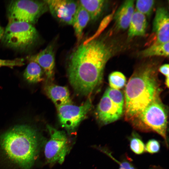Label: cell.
Listing matches in <instances>:
<instances>
[{
	"label": "cell",
	"mask_w": 169,
	"mask_h": 169,
	"mask_svg": "<svg viewBox=\"0 0 169 169\" xmlns=\"http://www.w3.org/2000/svg\"><path fill=\"white\" fill-rule=\"evenodd\" d=\"M113 53L104 37L78 45L69 55L68 68L70 83L77 93L89 95L99 86L105 66Z\"/></svg>",
	"instance_id": "1"
},
{
	"label": "cell",
	"mask_w": 169,
	"mask_h": 169,
	"mask_svg": "<svg viewBox=\"0 0 169 169\" xmlns=\"http://www.w3.org/2000/svg\"><path fill=\"white\" fill-rule=\"evenodd\" d=\"M40 145L37 130L27 125H17L0 135V152L9 164L21 169H30Z\"/></svg>",
	"instance_id": "2"
},
{
	"label": "cell",
	"mask_w": 169,
	"mask_h": 169,
	"mask_svg": "<svg viewBox=\"0 0 169 169\" xmlns=\"http://www.w3.org/2000/svg\"><path fill=\"white\" fill-rule=\"evenodd\" d=\"M160 84L156 66L142 65L133 73L125 89L124 113L131 123L154 100L159 97Z\"/></svg>",
	"instance_id": "3"
},
{
	"label": "cell",
	"mask_w": 169,
	"mask_h": 169,
	"mask_svg": "<svg viewBox=\"0 0 169 169\" xmlns=\"http://www.w3.org/2000/svg\"><path fill=\"white\" fill-rule=\"evenodd\" d=\"M167 118L166 108L158 97L131 123L135 128L140 130L155 131L161 136L167 143Z\"/></svg>",
	"instance_id": "4"
},
{
	"label": "cell",
	"mask_w": 169,
	"mask_h": 169,
	"mask_svg": "<svg viewBox=\"0 0 169 169\" xmlns=\"http://www.w3.org/2000/svg\"><path fill=\"white\" fill-rule=\"evenodd\" d=\"M38 38L37 30L33 25L20 21L9 22L4 29L2 39L7 47L20 51L32 48Z\"/></svg>",
	"instance_id": "5"
},
{
	"label": "cell",
	"mask_w": 169,
	"mask_h": 169,
	"mask_svg": "<svg viewBox=\"0 0 169 169\" xmlns=\"http://www.w3.org/2000/svg\"><path fill=\"white\" fill-rule=\"evenodd\" d=\"M48 9L44 0L12 1L8 8L9 22H22L33 25Z\"/></svg>",
	"instance_id": "6"
},
{
	"label": "cell",
	"mask_w": 169,
	"mask_h": 169,
	"mask_svg": "<svg viewBox=\"0 0 169 169\" xmlns=\"http://www.w3.org/2000/svg\"><path fill=\"white\" fill-rule=\"evenodd\" d=\"M47 127L50 138L44 146L45 158L49 163L58 162L62 164L69 149L66 135L63 131L57 130L49 125Z\"/></svg>",
	"instance_id": "7"
},
{
	"label": "cell",
	"mask_w": 169,
	"mask_h": 169,
	"mask_svg": "<svg viewBox=\"0 0 169 169\" xmlns=\"http://www.w3.org/2000/svg\"><path fill=\"white\" fill-rule=\"evenodd\" d=\"M92 106L91 100L88 98L80 106L70 104L57 108L59 121L62 126L68 130H74L84 118Z\"/></svg>",
	"instance_id": "8"
},
{
	"label": "cell",
	"mask_w": 169,
	"mask_h": 169,
	"mask_svg": "<svg viewBox=\"0 0 169 169\" xmlns=\"http://www.w3.org/2000/svg\"><path fill=\"white\" fill-rule=\"evenodd\" d=\"M51 14L59 22L72 25L79 5L78 1L69 0H44Z\"/></svg>",
	"instance_id": "9"
},
{
	"label": "cell",
	"mask_w": 169,
	"mask_h": 169,
	"mask_svg": "<svg viewBox=\"0 0 169 169\" xmlns=\"http://www.w3.org/2000/svg\"><path fill=\"white\" fill-rule=\"evenodd\" d=\"M124 108L111 99L105 92L97 108V117L103 124H110L120 118Z\"/></svg>",
	"instance_id": "10"
},
{
	"label": "cell",
	"mask_w": 169,
	"mask_h": 169,
	"mask_svg": "<svg viewBox=\"0 0 169 169\" xmlns=\"http://www.w3.org/2000/svg\"><path fill=\"white\" fill-rule=\"evenodd\" d=\"M152 30L156 36L154 43L169 42V14L168 10L165 8L159 7L157 9L153 20Z\"/></svg>",
	"instance_id": "11"
},
{
	"label": "cell",
	"mask_w": 169,
	"mask_h": 169,
	"mask_svg": "<svg viewBox=\"0 0 169 169\" xmlns=\"http://www.w3.org/2000/svg\"><path fill=\"white\" fill-rule=\"evenodd\" d=\"M29 62L37 63L44 70L47 78L51 79L53 77L55 67V58L53 45L48 46L36 54L28 58Z\"/></svg>",
	"instance_id": "12"
},
{
	"label": "cell",
	"mask_w": 169,
	"mask_h": 169,
	"mask_svg": "<svg viewBox=\"0 0 169 169\" xmlns=\"http://www.w3.org/2000/svg\"><path fill=\"white\" fill-rule=\"evenodd\" d=\"M134 12V1H125L116 11L114 16L116 28L122 30L128 28Z\"/></svg>",
	"instance_id": "13"
},
{
	"label": "cell",
	"mask_w": 169,
	"mask_h": 169,
	"mask_svg": "<svg viewBox=\"0 0 169 169\" xmlns=\"http://www.w3.org/2000/svg\"><path fill=\"white\" fill-rule=\"evenodd\" d=\"M45 90L56 108L72 104L69 90L66 87L49 84L46 86Z\"/></svg>",
	"instance_id": "14"
},
{
	"label": "cell",
	"mask_w": 169,
	"mask_h": 169,
	"mask_svg": "<svg viewBox=\"0 0 169 169\" xmlns=\"http://www.w3.org/2000/svg\"><path fill=\"white\" fill-rule=\"evenodd\" d=\"M147 26L146 16L136 11L131 18L128 27V37L131 38L135 36L144 35Z\"/></svg>",
	"instance_id": "15"
},
{
	"label": "cell",
	"mask_w": 169,
	"mask_h": 169,
	"mask_svg": "<svg viewBox=\"0 0 169 169\" xmlns=\"http://www.w3.org/2000/svg\"><path fill=\"white\" fill-rule=\"evenodd\" d=\"M90 20L88 13L79 3L72 25L74 29L77 44H79L81 40L84 29Z\"/></svg>",
	"instance_id": "16"
},
{
	"label": "cell",
	"mask_w": 169,
	"mask_h": 169,
	"mask_svg": "<svg viewBox=\"0 0 169 169\" xmlns=\"http://www.w3.org/2000/svg\"><path fill=\"white\" fill-rule=\"evenodd\" d=\"M81 5L88 13L90 20L95 21L97 20L103 13L106 1L104 0L78 1Z\"/></svg>",
	"instance_id": "17"
},
{
	"label": "cell",
	"mask_w": 169,
	"mask_h": 169,
	"mask_svg": "<svg viewBox=\"0 0 169 169\" xmlns=\"http://www.w3.org/2000/svg\"><path fill=\"white\" fill-rule=\"evenodd\" d=\"M43 71L41 67L37 63L29 62L23 74L24 79L28 83L35 84L43 79Z\"/></svg>",
	"instance_id": "18"
},
{
	"label": "cell",
	"mask_w": 169,
	"mask_h": 169,
	"mask_svg": "<svg viewBox=\"0 0 169 169\" xmlns=\"http://www.w3.org/2000/svg\"><path fill=\"white\" fill-rule=\"evenodd\" d=\"M169 42L163 43H154L141 53L143 57L160 56L168 57Z\"/></svg>",
	"instance_id": "19"
},
{
	"label": "cell",
	"mask_w": 169,
	"mask_h": 169,
	"mask_svg": "<svg viewBox=\"0 0 169 169\" xmlns=\"http://www.w3.org/2000/svg\"><path fill=\"white\" fill-rule=\"evenodd\" d=\"M110 87L119 90L125 85L126 79L125 75L121 73L115 71L111 73L109 77Z\"/></svg>",
	"instance_id": "20"
},
{
	"label": "cell",
	"mask_w": 169,
	"mask_h": 169,
	"mask_svg": "<svg viewBox=\"0 0 169 169\" xmlns=\"http://www.w3.org/2000/svg\"><path fill=\"white\" fill-rule=\"evenodd\" d=\"M155 1L153 0H138L136 3L137 11L147 16L150 15L153 8Z\"/></svg>",
	"instance_id": "21"
},
{
	"label": "cell",
	"mask_w": 169,
	"mask_h": 169,
	"mask_svg": "<svg viewBox=\"0 0 169 169\" xmlns=\"http://www.w3.org/2000/svg\"><path fill=\"white\" fill-rule=\"evenodd\" d=\"M130 147L131 150L137 154H142L145 150V146L142 141L136 137H134L131 140Z\"/></svg>",
	"instance_id": "22"
},
{
	"label": "cell",
	"mask_w": 169,
	"mask_h": 169,
	"mask_svg": "<svg viewBox=\"0 0 169 169\" xmlns=\"http://www.w3.org/2000/svg\"><path fill=\"white\" fill-rule=\"evenodd\" d=\"M24 60L22 58H17L12 60H6L0 59V68L6 66L13 68L16 66H20L24 64Z\"/></svg>",
	"instance_id": "23"
},
{
	"label": "cell",
	"mask_w": 169,
	"mask_h": 169,
	"mask_svg": "<svg viewBox=\"0 0 169 169\" xmlns=\"http://www.w3.org/2000/svg\"><path fill=\"white\" fill-rule=\"evenodd\" d=\"M145 150L149 153H156L158 152L160 149L159 142L155 139L149 140L145 146Z\"/></svg>",
	"instance_id": "24"
},
{
	"label": "cell",
	"mask_w": 169,
	"mask_h": 169,
	"mask_svg": "<svg viewBox=\"0 0 169 169\" xmlns=\"http://www.w3.org/2000/svg\"><path fill=\"white\" fill-rule=\"evenodd\" d=\"M120 164L119 169H136L131 163L127 161L120 162L116 161L115 159L113 158Z\"/></svg>",
	"instance_id": "25"
},
{
	"label": "cell",
	"mask_w": 169,
	"mask_h": 169,
	"mask_svg": "<svg viewBox=\"0 0 169 169\" xmlns=\"http://www.w3.org/2000/svg\"><path fill=\"white\" fill-rule=\"evenodd\" d=\"M168 64H165L161 66L159 69V72L166 77L169 76V67Z\"/></svg>",
	"instance_id": "26"
},
{
	"label": "cell",
	"mask_w": 169,
	"mask_h": 169,
	"mask_svg": "<svg viewBox=\"0 0 169 169\" xmlns=\"http://www.w3.org/2000/svg\"><path fill=\"white\" fill-rule=\"evenodd\" d=\"M4 29L0 25V40H2L4 33Z\"/></svg>",
	"instance_id": "27"
},
{
	"label": "cell",
	"mask_w": 169,
	"mask_h": 169,
	"mask_svg": "<svg viewBox=\"0 0 169 169\" xmlns=\"http://www.w3.org/2000/svg\"><path fill=\"white\" fill-rule=\"evenodd\" d=\"M169 77H166L165 80V84L167 88H168L169 87Z\"/></svg>",
	"instance_id": "28"
},
{
	"label": "cell",
	"mask_w": 169,
	"mask_h": 169,
	"mask_svg": "<svg viewBox=\"0 0 169 169\" xmlns=\"http://www.w3.org/2000/svg\"><path fill=\"white\" fill-rule=\"evenodd\" d=\"M151 169H163L159 166H154L151 168Z\"/></svg>",
	"instance_id": "29"
}]
</instances>
